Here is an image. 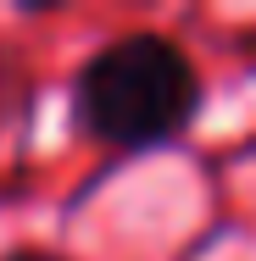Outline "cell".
<instances>
[{
  "label": "cell",
  "instance_id": "7a4b0ae2",
  "mask_svg": "<svg viewBox=\"0 0 256 261\" xmlns=\"http://www.w3.org/2000/svg\"><path fill=\"white\" fill-rule=\"evenodd\" d=\"M22 106V72H17V61L0 50V128L11 122V111Z\"/></svg>",
  "mask_w": 256,
  "mask_h": 261
},
{
  "label": "cell",
  "instance_id": "6da1fadb",
  "mask_svg": "<svg viewBox=\"0 0 256 261\" xmlns=\"http://www.w3.org/2000/svg\"><path fill=\"white\" fill-rule=\"evenodd\" d=\"M201 95V67L190 61V50L161 28H134L78 61L67 84V117L106 150L145 156L178 145L195 128Z\"/></svg>",
  "mask_w": 256,
  "mask_h": 261
},
{
  "label": "cell",
  "instance_id": "3957f363",
  "mask_svg": "<svg viewBox=\"0 0 256 261\" xmlns=\"http://www.w3.org/2000/svg\"><path fill=\"white\" fill-rule=\"evenodd\" d=\"M0 261H67V256L45 250V245H11V250H0Z\"/></svg>",
  "mask_w": 256,
  "mask_h": 261
}]
</instances>
